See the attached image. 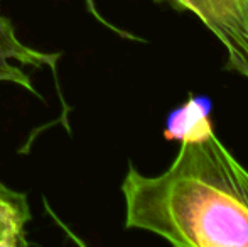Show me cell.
<instances>
[{
  "mask_svg": "<svg viewBox=\"0 0 248 247\" xmlns=\"http://www.w3.org/2000/svg\"><path fill=\"white\" fill-rule=\"evenodd\" d=\"M59 56V53H46L22 43L12 20L0 12V83H12L41 99V93L32 85L31 76L24 71V66H49L54 69Z\"/></svg>",
  "mask_w": 248,
  "mask_h": 247,
  "instance_id": "cell-3",
  "label": "cell"
},
{
  "mask_svg": "<svg viewBox=\"0 0 248 247\" xmlns=\"http://www.w3.org/2000/svg\"><path fill=\"white\" fill-rule=\"evenodd\" d=\"M29 198L0 183V247H26L31 220Z\"/></svg>",
  "mask_w": 248,
  "mask_h": 247,
  "instance_id": "cell-4",
  "label": "cell"
},
{
  "mask_svg": "<svg viewBox=\"0 0 248 247\" xmlns=\"http://www.w3.org/2000/svg\"><path fill=\"white\" fill-rule=\"evenodd\" d=\"M211 125L199 115L160 175H142L130 163L122 181L125 229L177 247H248V169Z\"/></svg>",
  "mask_w": 248,
  "mask_h": 247,
  "instance_id": "cell-1",
  "label": "cell"
},
{
  "mask_svg": "<svg viewBox=\"0 0 248 247\" xmlns=\"http://www.w3.org/2000/svg\"><path fill=\"white\" fill-rule=\"evenodd\" d=\"M191 12L221 43L225 69L248 80V0H154Z\"/></svg>",
  "mask_w": 248,
  "mask_h": 247,
  "instance_id": "cell-2",
  "label": "cell"
}]
</instances>
